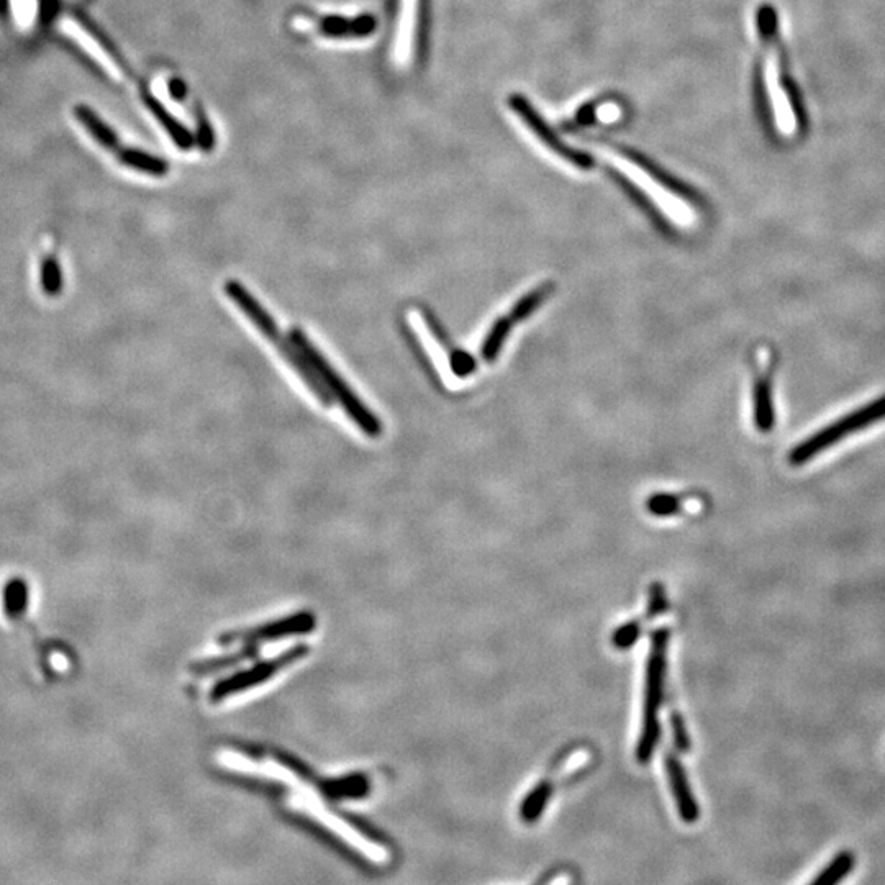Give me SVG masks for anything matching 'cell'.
Masks as SVG:
<instances>
[{
	"label": "cell",
	"instance_id": "cell-15",
	"mask_svg": "<svg viewBox=\"0 0 885 885\" xmlns=\"http://www.w3.org/2000/svg\"><path fill=\"white\" fill-rule=\"evenodd\" d=\"M143 99H145V104L146 107H148V110H150L151 114L155 115L156 120L161 123V127L168 132L171 140H173L179 148L187 150V148H191V146L194 145V137H192V133L189 132L179 120H176L173 115L169 114L168 109L163 107V104H161L155 96H151V94L145 92V94H143Z\"/></svg>",
	"mask_w": 885,
	"mask_h": 885
},
{
	"label": "cell",
	"instance_id": "cell-4",
	"mask_svg": "<svg viewBox=\"0 0 885 885\" xmlns=\"http://www.w3.org/2000/svg\"><path fill=\"white\" fill-rule=\"evenodd\" d=\"M291 340L299 348L300 353L304 354V358L307 359L310 368L314 369L315 374L320 377V381L325 384L328 391L335 395L336 400L345 409L346 415L356 423V427L371 438L381 435V420L363 404V400L359 399L358 395L351 391V387L346 384L345 379L338 374L332 364L328 363V359L320 353L310 338H307V335L299 328H292Z\"/></svg>",
	"mask_w": 885,
	"mask_h": 885
},
{
	"label": "cell",
	"instance_id": "cell-16",
	"mask_svg": "<svg viewBox=\"0 0 885 885\" xmlns=\"http://www.w3.org/2000/svg\"><path fill=\"white\" fill-rule=\"evenodd\" d=\"M118 161L127 166V168L138 171V173L148 174V176L161 177L168 173V163L158 156L150 155L145 151L135 150V148H118L115 151Z\"/></svg>",
	"mask_w": 885,
	"mask_h": 885
},
{
	"label": "cell",
	"instance_id": "cell-9",
	"mask_svg": "<svg viewBox=\"0 0 885 885\" xmlns=\"http://www.w3.org/2000/svg\"><path fill=\"white\" fill-rule=\"evenodd\" d=\"M32 281L41 299H58L64 289V269L56 248H48L46 241L38 248L33 263Z\"/></svg>",
	"mask_w": 885,
	"mask_h": 885
},
{
	"label": "cell",
	"instance_id": "cell-20",
	"mask_svg": "<svg viewBox=\"0 0 885 885\" xmlns=\"http://www.w3.org/2000/svg\"><path fill=\"white\" fill-rule=\"evenodd\" d=\"M510 325H512V320L510 318H499L497 322H495L494 327H492L489 335L486 336V340H484V345H482V356L487 359V361H492L495 359V356L499 354V351L502 350V345H504L505 338L509 335Z\"/></svg>",
	"mask_w": 885,
	"mask_h": 885
},
{
	"label": "cell",
	"instance_id": "cell-27",
	"mask_svg": "<svg viewBox=\"0 0 885 885\" xmlns=\"http://www.w3.org/2000/svg\"><path fill=\"white\" fill-rule=\"evenodd\" d=\"M169 94L173 99L182 100L187 94L186 84L181 79H173L169 82Z\"/></svg>",
	"mask_w": 885,
	"mask_h": 885
},
{
	"label": "cell",
	"instance_id": "cell-1",
	"mask_svg": "<svg viewBox=\"0 0 885 885\" xmlns=\"http://www.w3.org/2000/svg\"><path fill=\"white\" fill-rule=\"evenodd\" d=\"M759 38L764 43L766 51V64L761 68L764 76L774 79V89L771 91L772 105L776 118L781 120L782 127L802 130L805 127V114L799 89L790 76L787 68L786 55L782 50V40L779 38V17L771 4H763L756 14Z\"/></svg>",
	"mask_w": 885,
	"mask_h": 885
},
{
	"label": "cell",
	"instance_id": "cell-10",
	"mask_svg": "<svg viewBox=\"0 0 885 885\" xmlns=\"http://www.w3.org/2000/svg\"><path fill=\"white\" fill-rule=\"evenodd\" d=\"M666 764V774H668L669 787H671L672 797L676 802L677 812L682 822L695 823L699 820V805L695 800L692 789H690L689 781H687L686 771L682 767L681 761L676 754L668 753L664 758Z\"/></svg>",
	"mask_w": 885,
	"mask_h": 885
},
{
	"label": "cell",
	"instance_id": "cell-19",
	"mask_svg": "<svg viewBox=\"0 0 885 885\" xmlns=\"http://www.w3.org/2000/svg\"><path fill=\"white\" fill-rule=\"evenodd\" d=\"M856 858L851 851H843L838 854L828 866L823 869L812 881V885H835L845 879L849 872L853 871Z\"/></svg>",
	"mask_w": 885,
	"mask_h": 885
},
{
	"label": "cell",
	"instance_id": "cell-14",
	"mask_svg": "<svg viewBox=\"0 0 885 885\" xmlns=\"http://www.w3.org/2000/svg\"><path fill=\"white\" fill-rule=\"evenodd\" d=\"M74 117L78 120L79 125L91 135L92 140L96 141L97 145L102 146L104 150L115 153L120 148V143H118V137L115 135L114 130L91 107L76 105L74 107Z\"/></svg>",
	"mask_w": 885,
	"mask_h": 885
},
{
	"label": "cell",
	"instance_id": "cell-7",
	"mask_svg": "<svg viewBox=\"0 0 885 885\" xmlns=\"http://www.w3.org/2000/svg\"><path fill=\"white\" fill-rule=\"evenodd\" d=\"M509 104L512 107L513 114L522 118V122L527 125L528 130L535 133V137L538 138L541 145H545L553 155L563 159L564 163H568L569 166L581 169V171H590V169L594 168L592 156L586 155L582 151L574 150V148L559 140L554 135L553 130L548 127V123L538 115L535 107L530 105V102L525 97L513 94L510 97Z\"/></svg>",
	"mask_w": 885,
	"mask_h": 885
},
{
	"label": "cell",
	"instance_id": "cell-18",
	"mask_svg": "<svg viewBox=\"0 0 885 885\" xmlns=\"http://www.w3.org/2000/svg\"><path fill=\"white\" fill-rule=\"evenodd\" d=\"M551 795H553V784L550 779H543L535 789L531 790L527 799L523 800L522 808H520L523 820L527 823H535L541 817V813L545 812Z\"/></svg>",
	"mask_w": 885,
	"mask_h": 885
},
{
	"label": "cell",
	"instance_id": "cell-26",
	"mask_svg": "<svg viewBox=\"0 0 885 885\" xmlns=\"http://www.w3.org/2000/svg\"><path fill=\"white\" fill-rule=\"evenodd\" d=\"M595 118H599L602 122H613L615 118L620 117V109L617 105L607 104L600 107L599 112H595Z\"/></svg>",
	"mask_w": 885,
	"mask_h": 885
},
{
	"label": "cell",
	"instance_id": "cell-3",
	"mask_svg": "<svg viewBox=\"0 0 885 885\" xmlns=\"http://www.w3.org/2000/svg\"><path fill=\"white\" fill-rule=\"evenodd\" d=\"M668 628H658L651 635L648 663H646L645 704H643V722H641L640 740L636 746V759L646 764L653 758L654 749L658 746L659 708L663 704L664 681L668 668Z\"/></svg>",
	"mask_w": 885,
	"mask_h": 885
},
{
	"label": "cell",
	"instance_id": "cell-12",
	"mask_svg": "<svg viewBox=\"0 0 885 885\" xmlns=\"http://www.w3.org/2000/svg\"><path fill=\"white\" fill-rule=\"evenodd\" d=\"M66 32H68L71 37L76 38V40L84 46V50H87V53H89L92 58H96V61H99L100 66H102L105 71L114 74L115 78H120V76H122V64L118 63L114 53H110V51L105 48L104 43L99 40V37H94V35H92L94 32H91L89 28L84 27V25L76 22V20H69L68 25H66Z\"/></svg>",
	"mask_w": 885,
	"mask_h": 885
},
{
	"label": "cell",
	"instance_id": "cell-2",
	"mask_svg": "<svg viewBox=\"0 0 885 885\" xmlns=\"http://www.w3.org/2000/svg\"><path fill=\"white\" fill-rule=\"evenodd\" d=\"M225 294L248 317V320L258 328L259 332L263 333L268 340L273 341L274 345H276V350L279 351L282 358L286 359V363L300 377V381L304 382L305 387L317 397L318 402L323 407H330L332 405V394H330V391L320 381V377L315 374L314 369L310 368V364L307 363L304 354L300 353L299 348L292 343V340H287L286 336L281 335L273 315L264 309V305L256 299L255 295L251 294L238 281L225 282Z\"/></svg>",
	"mask_w": 885,
	"mask_h": 885
},
{
	"label": "cell",
	"instance_id": "cell-22",
	"mask_svg": "<svg viewBox=\"0 0 885 885\" xmlns=\"http://www.w3.org/2000/svg\"><path fill=\"white\" fill-rule=\"evenodd\" d=\"M641 625H643L641 622H628L627 625H622L613 635V645L620 649H628L635 645L641 633Z\"/></svg>",
	"mask_w": 885,
	"mask_h": 885
},
{
	"label": "cell",
	"instance_id": "cell-13",
	"mask_svg": "<svg viewBox=\"0 0 885 885\" xmlns=\"http://www.w3.org/2000/svg\"><path fill=\"white\" fill-rule=\"evenodd\" d=\"M376 19L373 15H361L356 19L340 17V15H328L320 22V30L323 35L332 38L368 37L376 30Z\"/></svg>",
	"mask_w": 885,
	"mask_h": 885
},
{
	"label": "cell",
	"instance_id": "cell-24",
	"mask_svg": "<svg viewBox=\"0 0 885 885\" xmlns=\"http://www.w3.org/2000/svg\"><path fill=\"white\" fill-rule=\"evenodd\" d=\"M648 509L659 515V517H668L672 513H676L681 509V500L671 495H654L653 499L648 502Z\"/></svg>",
	"mask_w": 885,
	"mask_h": 885
},
{
	"label": "cell",
	"instance_id": "cell-5",
	"mask_svg": "<svg viewBox=\"0 0 885 885\" xmlns=\"http://www.w3.org/2000/svg\"><path fill=\"white\" fill-rule=\"evenodd\" d=\"M592 148L597 151V155L604 159L605 163L612 166L618 174L625 176L628 182L638 187L646 197L653 200L654 205L664 210L671 218L684 220L690 215L689 205H687L686 197L681 192L674 191L668 182L659 179V176L646 168L645 164L627 155L625 151L617 150L613 146L604 145V143H592Z\"/></svg>",
	"mask_w": 885,
	"mask_h": 885
},
{
	"label": "cell",
	"instance_id": "cell-23",
	"mask_svg": "<svg viewBox=\"0 0 885 885\" xmlns=\"http://www.w3.org/2000/svg\"><path fill=\"white\" fill-rule=\"evenodd\" d=\"M546 289H538V291L531 292L527 297H523L517 305H515V309L512 312L513 320H522V318L528 317V315L533 314L535 312L536 307L541 304V300L545 299Z\"/></svg>",
	"mask_w": 885,
	"mask_h": 885
},
{
	"label": "cell",
	"instance_id": "cell-6",
	"mask_svg": "<svg viewBox=\"0 0 885 885\" xmlns=\"http://www.w3.org/2000/svg\"><path fill=\"white\" fill-rule=\"evenodd\" d=\"M884 418L885 394L872 400L869 404L863 405L861 409L853 410L845 417L838 418L836 422L826 425L825 428L808 436L804 441H800L799 445L794 446L790 451L789 463L792 466H802V464L812 461L813 458H817L818 454H822L831 446L838 445L848 436L863 432L867 427L882 422Z\"/></svg>",
	"mask_w": 885,
	"mask_h": 885
},
{
	"label": "cell",
	"instance_id": "cell-11",
	"mask_svg": "<svg viewBox=\"0 0 885 885\" xmlns=\"http://www.w3.org/2000/svg\"><path fill=\"white\" fill-rule=\"evenodd\" d=\"M420 7H422V0H402L400 2L399 28H397V41H395V53H397V61L400 64L409 63L413 50H415Z\"/></svg>",
	"mask_w": 885,
	"mask_h": 885
},
{
	"label": "cell",
	"instance_id": "cell-21",
	"mask_svg": "<svg viewBox=\"0 0 885 885\" xmlns=\"http://www.w3.org/2000/svg\"><path fill=\"white\" fill-rule=\"evenodd\" d=\"M669 720H671L674 745L681 753H687V751H690V736L687 733L686 723L682 720L681 713L677 712V710H672Z\"/></svg>",
	"mask_w": 885,
	"mask_h": 885
},
{
	"label": "cell",
	"instance_id": "cell-8",
	"mask_svg": "<svg viewBox=\"0 0 885 885\" xmlns=\"http://www.w3.org/2000/svg\"><path fill=\"white\" fill-rule=\"evenodd\" d=\"M305 653H307V649L304 646L289 649L287 653L281 654V656H277V658L271 659V661L258 664L256 668L250 669V671L238 674V676L232 677L228 681L220 682L218 686L214 687L210 697H212V700H220L223 697L235 694V692H240V690L246 689V687L255 686L259 682L266 681L268 677H271V674L284 668L287 664L294 663L297 659L302 658Z\"/></svg>",
	"mask_w": 885,
	"mask_h": 885
},
{
	"label": "cell",
	"instance_id": "cell-25",
	"mask_svg": "<svg viewBox=\"0 0 885 885\" xmlns=\"http://www.w3.org/2000/svg\"><path fill=\"white\" fill-rule=\"evenodd\" d=\"M451 364H453V369L456 371V374H459V376L469 374L472 369H474V359H472L469 354L461 353V351L454 354Z\"/></svg>",
	"mask_w": 885,
	"mask_h": 885
},
{
	"label": "cell",
	"instance_id": "cell-17",
	"mask_svg": "<svg viewBox=\"0 0 885 885\" xmlns=\"http://www.w3.org/2000/svg\"><path fill=\"white\" fill-rule=\"evenodd\" d=\"M774 402H772L771 382L759 379L754 387V422L759 432H771L774 427Z\"/></svg>",
	"mask_w": 885,
	"mask_h": 885
}]
</instances>
